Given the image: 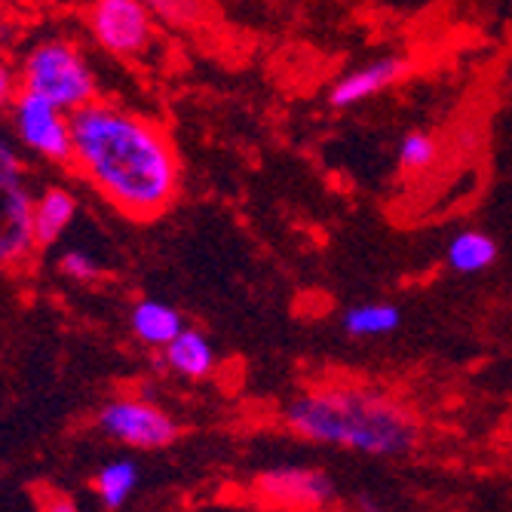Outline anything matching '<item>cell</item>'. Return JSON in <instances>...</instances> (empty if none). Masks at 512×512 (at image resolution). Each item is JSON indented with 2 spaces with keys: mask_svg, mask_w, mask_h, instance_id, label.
Listing matches in <instances>:
<instances>
[{
  "mask_svg": "<svg viewBox=\"0 0 512 512\" xmlns=\"http://www.w3.org/2000/svg\"><path fill=\"white\" fill-rule=\"evenodd\" d=\"M279 421L310 445L375 460H405L424 442L421 417L405 399L365 384L310 387L283 405Z\"/></svg>",
  "mask_w": 512,
  "mask_h": 512,
  "instance_id": "cell-2",
  "label": "cell"
},
{
  "mask_svg": "<svg viewBox=\"0 0 512 512\" xmlns=\"http://www.w3.org/2000/svg\"><path fill=\"white\" fill-rule=\"evenodd\" d=\"M96 424L108 439H114L126 448H138V451L169 448L181 433L175 417L166 408H160L157 402L142 399V396H117V399L105 402L99 408Z\"/></svg>",
  "mask_w": 512,
  "mask_h": 512,
  "instance_id": "cell-7",
  "label": "cell"
},
{
  "mask_svg": "<svg viewBox=\"0 0 512 512\" xmlns=\"http://www.w3.org/2000/svg\"><path fill=\"white\" fill-rule=\"evenodd\" d=\"M414 74V62L405 56H384V59H371L347 74H341L332 89H329V105L335 111H350L365 102H371L381 92L393 89L396 83L408 80Z\"/></svg>",
  "mask_w": 512,
  "mask_h": 512,
  "instance_id": "cell-8",
  "label": "cell"
},
{
  "mask_svg": "<svg viewBox=\"0 0 512 512\" xmlns=\"http://www.w3.org/2000/svg\"><path fill=\"white\" fill-rule=\"evenodd\" d=\"M86 31L99 50L117 62H138L154 50L157 19L145 0H92Z\"/></svg>",
  "mask_w": 512,
  "mask_h": 512,
  "instance_id": "cell-4",
  "label": "cell"
},
{
  "mask_svg": "<svg viewBox=\"0 0 512 512\" xmlns=\"http://www.w3.org/2000/svg\"><path fill=\"white\" fill-rule=\"evenodd\" d=\"M59 273L65 279H71V283H80V286H89V283H96V279L102 276V261L86 252V249H65L59 255Z\"/></svg>",
  "mask_w": 512,
  "mask_h": 512,
  "instance_id": "cell-18",
  "label": "cell"
},
{
  "mask_svg": "<svg viewBox=\"0 0 512 512\" xmlns=\"http://www.w3.org/2000/svg\"><path fill=\"white\" fill-rule=\"evenodd\" d=\"M34 194L25 188L0 191V270H16L28 264L37 249L34 224H31Z\"/></svg>",
  "mask_w": 512,
  "mask_h": 512,
  "instance_id": "cell-9",
  "label": "cell"
},
{
  "mask_svg": "<svg viewBox=\"0 0 512 512\" xmlns=\"http://www.w3.org/2000/svg\"><path fill=\"white\" fill-rule=\"evenodd\" d=\"M92 485H96V494L108 509H123L138 488V470L132 460L120 457V460L105 463Z\"/></svg>",
  "mask_w": 512,
  "mask_h": 512,
  "instance_id": "cell-15",
  "label": "cell"
},
{
  "mask_svg": "<svg viewBox=\"0 0 512 512\" xmlns=\"http://www.w3.org/2000/svg\"><path fill=\"white\" fill-rule=\"evenodd\" d=\"M145 7L175 31H191L203 22V0H145Z\"/></svg>",
  "mask_w": 512,
  "mask_h": 512,
  "instance_id": "cell-17",
  "label": "cell"
},
{
  "mask_svg": "<svg viewBox=\"0 0 512 512\" xmlns=\"http://www.w3.org/2000/svg\"><path fill=\"white\" fill-rule=\"evenodd\" d=\"M77 197L74 191L62 188V184H50V188H43L40 194H34L31 200V224H34V240L37 246H53L59 243L74 218H77Z\"/></svg>",
  "mask_w": 512,
  "mask_h": 512,
  "instance_id": "cell-10",
  "label": "cell"
},
{
  "mask_svg": "<svg viewBox=\"0 0 512 512\" xmlns=\"http://www.w3.org/2000/svg\"><path fill=\"white\" fill-rule=\"evenodd\" d=\"M163 362L172 375L178 378H188V381H203L209 378L218 356L212 341L200 332V329H181L166 347H163Z\"/></svg>",
  "mask_w": 512,
  "mask_h": 512,
  "instance_id": "cell-11",
  "label": "cell"
},
{
  "mask_svg": "<svg viewBox=\"0 0 512 512\" xmlns=\"http://www.w3.org/2000/svg\"><path fill=\"white\" fill-rule=\"evenodd\" d=\"M497 255H500V246L491 234L485 230H460L454 234L445 246V264L451 273L457 276H476V273H485L488 267L497 264Z\"/></svg>",
  "mask_w": 512,
  "mask_h": 512,
  "instance_id": "cell-12",
  "label": "cell"
},
{
  "mask_svg": "<svg viewBox=\"0 0 512 512\" xmlns=\"http://www.w3.org/2000/svg\"><path fill=\"white\" fill-rule=\"evenodd\" d=\"M252 497L276 512H329L338 503V482L319 467L283 463L252 479Z\"/></svg>",
  "mask_w": 512,
  "mask_h": 512,
  "instance_id": "cell-6",
  "label": "cell"
},
{
  "mask_svg": "<svg viewBox=\"0 0 512 512\" xmlns=\"http://www.w3.org/2000/svg\"><path fill=\"white\" fill-rule=\"evenodd\" d=\"M25 184V157L13 135L0 129V191H13Z\"/></svg>",
  "mask_w": 512,
  "mask_h": 512,
  "instance_id": "cell-19",
  "label": "cell"
},
{
  "mask_svg": "<svg viewBox=\"0 0 512 512\" xmlns=\"http://www.w3.org/2000/svg\"><path fill=\"white\" fill-rule=\"evenodd\" d=\"M34 500H37V512H80L77 500L53 485L34 488Z\"/></svg>",
  "mask_w": 512,
  "mask_h": 512,
  "instance_id": "cell-20",
  "label": "cell"
},
{
  "mask_svg": "<svg viewBox=\"0 0 512 512\" xmlns=\"http://www.w3.org/2000/svg\"><path fill=\"white\" fill-rule=\"evenodd\" d=\"M68 166L129 221H157L181 194V157L166 123L105 96L71 114Z\"/></svg>",
  "mask_w": 512,
  "mask_h": 512,
  "instance_id": "cell-1",
  "label": "cell"
},
{
  "mask_svg": "<svg viewBox=\"0 0 512 512\" xmlns=\"http://www.w3.org/2000/svg\"><path fill=\"white\" fill-rule=\"evenodd\" d=\"M359 512H384V506L375 503L371 497H359Z\"/></svg>",
  "mask_w": 512,
  "mask_h": 512,
  "instance_id": "cell-22",
  "label": "cell"
},
{
  "mask_svg": "<svg viewBox=\"0 0 512 512\" xmlns=\"http://www.w3.org/2000/svg\"><path fill=\"white\" fill-rule=\"evenodd\" d=\"M13 142L34 160L68 166L71 160V114L37 92L19 89L7 108Z\"/></svg>",
  "mask_w": 512,
  "mask_h": 512,
  "instance_id": "cell-5",
  "label": "cell"
},
{
  "mask_svg": "<svg viewBox=\"0 0 512 512\" xmlns=\"http://www.w3.org/2000/svg\"><path fill=\"white\" fill-rule=\"evenodd\" d=\"M439 157V142L436 135L427 129H411L399 138V148H396V166L405 175H417V172H427Z\"/></svg>",
  "mask_w": 512,
  "mask_h": 512,
  "instance_id": "cell-16",
  "label": "cell"
},
{
  "mask_svg": "<svg viewBox=\"0 0 512 512\" xmlns=\"http://www.w3.org/2000/svg\"><path fill=\"white\" fill-rule=\"evenodd\" d=\"M16 71L22 89L50 99L68 114L102 96L96 65L89 62L86 50L71 37L53 34L31 43Z\"/></svg>",
  "mask_w": 512,
  "mask_h": 512,
  "instance_id": "cell-3",
  "label": "cell"
},
{
  "mask_svg": "<svg viewBox=\"0 0 512 512\" xmlns=\"http://www.w3.org/2000/svg\"><path fill=\"white\" fill-rule=\"evenodd\" d=\"M129 325H132V335L142 344L163 350L184 329V319L172 304L157 301V298H142L129 313Z\"/></svg>",
  "mask_w": 512,
  "mask_h": 512,
  "instance_id": "cell-13",
  "label": "cell"
},
{
  "mask_svg": "<svg viewBox=\"0 0 512 512\" xmlns=\"http://www.w3.org/2000/svg\"><path fill=\"white\" fill-rule=\"evenodd\" d=\"M19 89H22L19 71L10 62L0 59V111H7L13 105V99L19 96Z\"/></svg>",
  "mask_w": 512,
  "mask_h": 512,
  "instance_id": "cell-21",
  "label": "cell"
},
{
  "mask_svg": "<svg viewBox=\"0 0 512 512\" xmlns=\"http://www.w3.org/2000/svg\"><path fill=\"white\" fill-rule=\"evenodd\" d=\"M399 325H402V310L396 304H387V301L356 304L341 316V329L356 341L387 338V335L399 332Z\"/></svg>",
  "mask_w": 512,
  "mask_h": 512,
  "instance_id": "cell-14",
  "label": "cell"
}]
</instances>
